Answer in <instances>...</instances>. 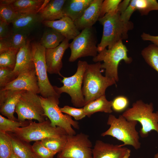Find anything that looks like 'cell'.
<instances>
[{
    "mask_svg": "<svg viewBox=\"0 0 158 158\" xmlns=\"http://www.w3.org/2000/svg\"><path fill=\"white\" fill-rule=\"evenodd\" d=\"M121 13L117 10L106 14L98 20L103 26L100 42L97 44L98 52L110 49L120 41L128 38V32L133 28V23L123 20Z\"/></svg>",
    "mask_w": 158,
    "mask_h": 158,
    "instance_id": "obj_1",
    "label": "cell"
},
{
    "mask_svg": "<svg viewBox=\"0 0 158 158\" xmlns=\"http://www.w3.org/2000/svg\"><path fill=\"white\" fill-rule=\"evenodd\" d=\"M101 65L100 62L88 63L86 67L82 87L85 105L105 95L107 88L116 83V82L114 79L102 75Z\"/></svg>",
    "mask_w": 158,
    "mask_h": 158,
    "instance_id": "obj_2",
    "label": "cell"
},
{
    "mask_svg": "<svg viewBox=\"0 0 158 158\" xmlns=\"http://www.w3.org/2000/svg\"><path fill=\"white\" fill-rule=\"evenodd\" d=\"M137 123L136 121L127 120L122 115L117 118L113 115L110 114L107 124L110 127L101 135L111 136L123 142L122 146L129 145L138 150L140 148L141 143L139 133L136 129Z\"/></svg>",
    "mask_w": 158,
    "mask_h": 158,
    "instance_id": "obj_3",
    "label": "cell"
},
{
    "mask_svg": "<svg viewBox=\"0 0 158 158\" xmlns=\"http://www.w3.org/2000/svg\"><path fill=\"white\" fill-rule=\"evenodd\" d=\"M153 104L145 103L139 100L123 112L122 115L127 120L139 122L142 127L139 131L142 138L147 137L149 132L156 131L158 134V111L154 112Z\"/></svg>",
    "mask_w": 158,
    "mask_h": 158,
    "instance_id": "obj_4",
    "label": "cell"
},
{
    "mask_svg": "<svg viewBox=\"0 0 158 158\" xmlns=\"http://www.w3.org/2000/svg\"><path fill=\"white\" fill-rule=\"evenodd\" d=\"M128 50L121 41L110 49H105L93 57L92 60L97 63L103 61L101 68L105 69V76L118 82L119 80L118 67L120 62L123 60L128 64L130 63L132 59L128 56Z\"/></svg>",
    "mask_w": 158,
    "mask_h": 158,
    "instance_id": "obj_5",
    "label": "cell"
},
{
    "mask_svg": "<svg viewBox=\"0 0 158 158\" xmlns=\"http://www.w3.org/2000/svg\"><path fill=\"white\" fill-rule=\"evenodd\" d=\"M12 132L21 140L30 143L32 141H41L47 138L67 135L63 129L52 126L48 118L41 122L36 123L31 120L28 126L16 128Z\"/></svg>",
    "mask_w": 158,
    "mask_h": 158,
    "instance_id": "obj_6",
    "label": "cell"
},
{
    "mask_svg": "<svg viewBox=\"0 0 158 158\" xmlns=\"http://www.w3.org/2000/svg\"><path fill=\"white\" fill-rule=\"evenodd\" d=\"M31 57L35 65L40 96L44 98H59L60 95L56 92L48 78L45 59L46 48L37 42L31 43Z\"/></svg>",
    "mask_w": 158,
    "mask_h": 158,
    "instance_id": "obj_7",
    "label": "cell"
},
{
    "mask_svg": "<svg viewBox=\"0 0 158 158\" xmlns=\"http://www.w3.org/2000/svg\"><path fill=\"white\" fill-rule=\"evenodd\" d=\"M40 96L44 115L49 120L52 126L59 127L63 129L67 135H75L76 132L72 126L79 129V123L73 120L71 116L63 114L60 111L59 106V98L55 97L44 98L41 96Z\"/></svg>",
    "mask_w": 158,
    "mask_h": 158,
    "instance_id": "obj_8",
    "label": "cell"
},
{
    "mask_svg": "<svg viewBox=\"0 0 158 158\" xmlns=\"http://www.w3.org/2000/svg\"><path fill=\"white\" fill-rule=\"evenodd\" d=\"M88 63L86 61H79L77 70L73 75L66 77L62 76L61 80L63 85L61 87L54 86L56 92L60 95L62 93L68 94L71 98V102L76 107H83L85 105L84 97L83 93L82 85L84 73Z\"/></svg>",
    "mask_w": 158,
    "mask_h": 158,
    "instance_id": "obj_9",
    "label": "cell"
},
{
    "mask_svg": "<svg viewBox=\"0 0 158 158\" xmlns=\"http://www.w3.org/2000/svg\"><path fill=\"white\" fill-rule=\"evenodd\" d=\"M15 112L20 121L34 119L41 122L47 119L44 115L40 96L28 91H25L20 97Z\"/></svg>",
    "mask_w": 158,
    "mask_h": 158,
    "instance_id": "obj_10",
    "label": "cell"
},
{
    "mask_svg": "<svg viewBox=\"0 0 158 158\" xmlns=\"http://www.w3.org/2000/svg\"><path fill=\"white\" fill-rule=\"evenodd\" d=\"M95 30L92 27L82 30L69 44L71 54L70 62L88 56H96L98 54L97 39Z\"/></svg>",
    "mask_w": 158,
    "mask_h": 158,
    "instance_id": "obj_11",
    "label": "cell"
},
{
    "mask_svg": "<svg viewBox=\"0 0 158 158\" xmlns=\"http://www.w3.org/2000/svg\"><path fill=\"white\" fill-rule=\"evenodd\" d=\"M67 141L57 158H92V144L89 136L80 133L67 135Z\"/></svg>",
    "mask_w": 158,
    "mask_h": 158,
    "instance_id": "obj_12",
    "label": "cell"
},
{
    "mask_svg": "<svg viewBox=\"0 0 158 158\" xmlns=\"http://www.w3.org/2000/svg\"><path fill=\"white\" fill-rule=\"evenodd\" d=\"M4 90H24L40 94L35 68L21 73L16 79L0 89Z\"/></svg>",
    "mask_w": 158,
    "mask_h": 158,
    "instance_id": "obj_13",
    "label": "cell"
},
{
    "mask_svg": "<svg viewBox=\"0 0 158 158\" xmlns=\"http://www.w3.org/2000/svg\"><path fill=\"white\" fill-rule=\"evenodd\" d=\"M69 41L65 38L56 47L46 49L45 59L47 72L49 73L62 76L60 73L63 67L62 59L66 50L69 47Z\"/></svg>",
    "mask_w": 158,
    "mask_h": 158,
    "instance_id": "obj_14",
    "label": "cell"
},
{
    "mask_svg": "<svg viewBox=\"0 0 158 158\" xmlns=\"http://www.w3.org/2000/svg\"><path fill=\"white\" fill-rule=\"evenodd\" d=\"M24 90H0V112L8 118L18 121L14 114L16 105Z\"/></svg>",
    "mask_w": 158,
    "mask_h": 158,
    "instance_id": "obj_15",
    "label": "cell"
},
{
    "mask_svg": "<svg viewBox=\"0 0 158 158\" xmlns=\"http://www.w3.org/2000/svg\"><path fill=\"white\" fill-rule=\"evenodd\" d=\"M35 68L31 57V43L28 40L17 54L15 67L8 76L9 82L16 79L22 72Z\"/></svg>",
    "mask_w": 158,
    "mask_h": 158,
    "instance_id": "obj_16",
    "label": "cell"
},
{
    "mask_svg": "<svg viewBox=\"0 0 158 158\" xmlns=\"http://www.w3.org/2000/svg\"><path fill=\"white\" fill-rule=\"evenodd\" d=\"M128 149L121 145L97 140L92 149V158H123Z\"/></svg>",
    "mask_w": 158,
    "mask_h": 158,
    "instance_id": "obj_17",
    "label": "cell"
},
{
    "mask_svg": "<svg viewBox=\"0 0 158 158\" xmlns=\"http://www.w3.org/2000/svg\"><path fill=\"white\" fill-rule=\"evenodd\" d=\"M0 3L8 5L18 14L38 13L50 0H1Z\"/></svg>",
    "mask_w": 158,
    "mask_h": 158,
    "instance_id": "obj_18",
    "label": "cell"
},
{
    "mask_svg": "<svg viewBox=\"0 0 158 158\" xmlns=\"http://www.w3.org/2000/svg\"><path fill=\"white\" fill-rule=\"evenodd\" d=\"M42 23L57 31L69 40H73L80 32L76 28L74 21L66 16L56 20L44 21Z\"/></svg>",
    "mask_w": 158,
    "mask_h": 158,
    "instance_id": "obj_19",
    "label": "cell"
},
{
    "mask_svg": "<svg viewBox=\"0 0 158 158\" xmlns=\"http://www.w3.org/2000/svg\"><path fill=\"white\" fill-rule=\"evenodd\" d=\"M103 1V0H94L82 16L74 21L76 28L79 30L92 27L93 25L98 20Z\"/></svg>",
    "mask_w": 158,
    "mask_h": 158,
    "instance_id": "obj_20",
    "label": "cell"
},
{
    "mask_svg": "<svg viewBox=\"0 0 158 158\" xmlns=\"http://www.w3.org/2000/svg\"><path fill=\"white\" fill-rule=\"evenodd\" d=\"M29 32L13 29L8 36L0 39V53L9 49L19 50L26 42Z\"/></svg>",
    "mask_w": 158,
    "mask_h": 158,
    "instance_id": "obj_21",
    "label": "cell"
},
{
    "mask_svg": "<svg viewBox=\"0 0 158 158\" xmlns=\"http://www.w3.org/2000/svg\"><path fill=\"white\" fill-rule=\"evenodd\" d=\"M94 0H66L63 8L64 16L74 21L80 17Z\"/></svg>",
    "mask_w": 158,
    "mask_h": 158,
    "instance_id": "obj_22",
    "label": "cell"
},
{
    "mask_svg": "<svg viewBox=\"0 0 158 158\" xmlns=\"http://www.w3.org/2000/svg\"><path fill=\"white\" fill-rule=\"evenodd\" d=\"M66 0H52L39 13L42 22L44 21H53L64 16L63 8Z\"/></svg>",
    "mask_w": 158,
    "mask_h": 158,
    "instance_id": "obj_23",
    "label": "cell"
},
{
    "mask_svg": "<svg viewBox=\"0 0 158 158\" xmlns=\"http://www.w3.org/2000/svg\"><path fill=\"white\" fill-rule=\"evenodd\" d=\"M42 22L39 13L18 14L12 24L13 29L30 32Z\"/></svg>",
    "mask_w": 158,
    "mask_h": 158,
    "instance_id": "obj_24",
    "label": "cell"
},
{
    "mask_svg": "<svg viewBox=\"0 0 158 158\" xmlns=\"http://www.w3.org/2000/svg\"><path fill=\"white\" fill-rule=\"evenodd\" d=\"M6 133L9 136L12 144L13 152L20 158H34L32 145L17 137L11 132Z\"/></svg>",
    "mask_w": 158,
    "mask_h": 158,
    "instance_id": "obj_25",
    "label": "cell"
},
{
    "mask_svg": "<svg viewBox=\"0 0 158 158\" xmlns=\"http://www.w3.org/2000/svg\"><path fill=\"white\" fill-rule=\"evenodd\" d=\"M112 103V101H108L105 95L85 105L83 108L86 116L90 117L97 112L111 113Z\"/></svg>",
    "mask_w": 158,
    "mask_h": 158,
    "instance_id": "obj_26",
    "label": "cell"
},
{
    "mask_svg": "<svg viewBox=\"0 0 158 158\" xmlns=\"http://www.w3.org/2000/svg\"><path fill=\"white\" fill-rule=\"evenodd\" d=\"M50 28L44 31L40 41V44L46 49L56 47L65 39L60 33Z\"/></svg>",
    "mask_w": 158,
    "mask_h": 158,
    "instance_id": "obj_27",
    "label": "cell"
},
{
    "mask_svg": "<svg viewBox=\"0 0 158 158\" xmlns=\"http://www.w3.org/2000/svg\"><path fill=\"white\" fill-rule=\"evenodd\" d=\"M141 54L146 63L158 73V46L150 44L142 50Z\"/></svg>",
    "mask_w": 158,
    "mask_h": 158,
    "instance_id": "obj_28",
    "label": "cell"
},
{
    "mask_svg": "<svg viewBox=\"0 0 158 158\" xmlns=\"http://www.w3.org/2000/svg\"><path fill=\"white\" fill-rule=\"evenodd\" d=\"M67 135L56 137L47 138L41 141L42 144L50 150L56 154L61 152L67 141Z\"/></svg>",
    "mask_w": 158,
    "mask_h": 158,
    "instance_id": "obj_29",
    "label": "cell"
},
{
    "mask_svg": "<svg viewBox=\"0 0 158 158\" xmlns=\"http://www.w3.org/2000/svg\"><path fill=\"white\" fill-rule=\"evenodd\" d=\"M19 50L9 49L0 53V67L13 70L16 65L17 55Z\"/></svg>",
    "mask_w": 158,
    "mask_h": 158,
    "instance_id": "obj_30",
    "label": "cell"
},
{
    "mask_svg": "<svg viewBox=\"0 0 158 158\" xmlns=\"http://www.w3.org/2000/svg\"><path fill=\"white\" fill-rule=\"evenodd\" d=\"M30 121L27 120L24 121H15L6 118L0 115V132H12L16 128L28 126L30 124Z\"/></svg>",
    "mask_w": 158,
    "mask_h": 158,
    "instance_id": "obj_31",
    "label": "cell"
},
{
    "mask_svg": "<svg viewBox=\"0 0 158 158\" xmlns=\"http://www.w3.org/2000/svg\"><path fill=\"white\" fill-rule=\"evenodd\" d=\"M13 152L9 136L6 132H0V158H10Z\"/></svg>",
    "mask_w": 158,
    "mask_h": 158,
    "instance_id": "obj_32",
    "label": "cell"
},
{
    "mask_svg": "<svg viewBox=\"0 0 158 158\" xmlns=\"http://www.w3.org/2000/svg\"><path fill=\"white\" fill-rule=\"evenodd\" d=\"M136 10L142 15H146L151 11H158V2L156 0H134Z\"/></svg>",
    "mask_w": 158,
    "mask_h": 158,
    "instance_id": "obj_33",
    "label": "cell"
},
{
    "mask_svg": "<svg viewBox=\"0 0 158 158\" xmlns=\"http://www.w3.org/2000/svg\"><path fill=\"white\" fill-rule=\"evenodd\" d=\"M18 14L8 5L0 3V20L9 25L13 23Z\"/></svg>",
    "mask_w": 158,
    "mask_h": 158,
    "instance_id": "obj_34",
    "label": "cell"
},
{
    "mask_svg": "<svg viewBox=\"0 0 158 158\" xmlns=\"http://www.w3.org/2000/svg\"><path fill=\"white\" fill-rule=\"evenodd\" d=\"M32 147L34 153L39 158H53L56 154L44 146L41 141L35 142Z\"/></svg>",
    "mask_w": 158,
    "mask_h": 158,
    "instance_id": "obj_35",
    "label": "cell"
},
{
    "mask_svg": "<svg viewBox=\"0 0 158 158\" xmlns=\"http://www.w3.org/2000/svg\"><path fill=\"white\" fill-rule=\"evenodd\" d=\"M121 0H105L103 1L101 7L99 18L106 14L116 11Z\"/></svg>",
    "mask_w": 158,
    "mask_h": 158,
    "instance_id": "obj_36",
    "label": "cell"
},
{
    "mask_svg": "<svg viewBox=\"0 0 158 158\" xmlns=\"http://www.w3.org/2000/svg\"><path fill=\"white\" fill-rule=\"evenodd\" d=\"M60 110L62 113L73 117L76 120L82 119L86 116L83 107L78 108L66 105L60 108Z\"/></svg>",
    "mask_w": 158,
    "mask_h": 158,
    "instance_id": "obj_37",
    "label": "cell"
},
{
    "mask_svg": "<svg viewBox=\"0 0 158 158\" xmlns=\"http://www.w3.org/2000/svg\"><path fill=\"white\" fill-rule=\"evenodd\" d=\"M129 100L123 96H118L112 101V109L117 112H120L126 109L128 106Z\"/></svg>",
    "mask_w": 158,
    "mask_h": 158,
    "instance_id": "obj_38",
    "label": "cell"
},
{
    "mask_svg": "<svg viewBox=\"0 0 158 158\" xmlns=\"http://www.w3.org/2000/svg\"><path fill=\"white\" fill-rule=\"evenodd\" d=\"M13 70L9 68L0 67V87H3L9 82L8 76Z\"/></svg>",
    "mask_w": 158,
    "mask_h": 158,
    "instance_id": "obj_39",
    "label": "cell"
},
{
    "mask_svg": "<svg viewBox=\"0 0 158 158\" xmlns=\"http://www.w3.org/2000/svg\"><path fill=\"white\" fill-rule=\"evenodd\" d=\"M136 10L134 0H131L126 9L121 14V17L124 21L128 22L133 13Z\"/></svg>",
    "mask_w": 158,
    "mask_h": 158,
    "instance_id": "obj_40",
    "label": "cell"
},
{
    "mask_svg": "<svg viewBox=\"0 0 158 158\" xmlns=\"http://www.w3.org/2000/svg\"><path fill=\"white\" fill-rule=\"evenodd\" d=\"M8 24L2 20H0V39L7 37L11 31H10Z\"/></svg>",
    "mask_w": 158,
    "mask_h": 158,
    "instance_id": "obj_41",
    "label": "cell"
},
{
    "mask_svg": "<svg viewBox=\"0 0 158 158\" xmlns=\"http://www.w3.org/2000/svg\"><path fill=\"white\" fill-rule=\"evenodd\" d=\"M142 39L145 41H150L158 46V36H153L143 32L141 35Z\"/></svg>",
    "mask_w": 158,
    "mask_h": 158,
    "instance_id": "obj_42",
    "label": "cell"
},
{
    "mask_svg": "<svg viewBox=\"0 0 158 158\" xmlns=\"http://www.w3.org/2000/svg\"><path fill=\"white\" fill-rule=\"evenodd\" d=\"M131 0H125L121 2L119 4L118 10L120 12L121 14L123 13L127 8Z\"/></svg>",
    "mask_w": 158,
    "mask_h": 158,
    "instance_id": "obj_43",
    "label": "cell"
},
{
    "mask_svg": "<svg viewBox=\"0 0 158 158\" xmlns=\"http://www.w3.org/2000/svg\"><path fill=\"white\" fill-rule=\"evenodd\" d=\"M130 150L128 149L123 158H129L130 155Z\"/></svg>",
    "mask_w": 158,
    "mask_h": 158,
    "instance_id": "obj_44",
    "label": "cell"
},
{
    "mask_svg": "<svg viewBox=\"0 0 158 158\" xmlns=\"http://www.w3.org/2000/svg\"><path fill=\"white\" fill-rule=\"evenodd\" d=\"M10 158H20L16 154L13 152L11 155V156Z\"/></svg>",
    "mask_w": 158,
    "mask_h": 158,
    "instance_id": "obj_45",
    "label": "cell"
},
{
    "mask_svg": "<svg viewBox=\"0 0 158 158\" xmlns=\"http://www.w3.org/2000/svg\"><path fill=\"white\" fill-rule=\"evenodd\" d=\"M154 158H158V153L154 155Z\"/></svg>",
    "mask_w": 158,
    "mask_h": 158,
    "instance_id": "obj_46",
    "label": "cell"
},
{
    "mask_svg": "<svg viewBox=\"0 0 158 158\" xmlns=\"http://www.w3.org/2000/svg\"><path fill=\"white\" fill-rule=\"evenodd\" d=\"M34 158H39L34 153Z\"/></svg>",
    "mask_w": 158,
    "mask_h": 158,
    "instance_id": "obj_47",
    "label": "cell"
},
{
    "mask_svg": "<svg viewBox=\"0 0 158 158\" xmlns=\"http://www.w3.org/2000/svg\"></svg>",
    "mask_w": 158,
    "mask_h": 158,
    "instance_id": "obj_48",
    "label": "cell"
}]
</instances>
